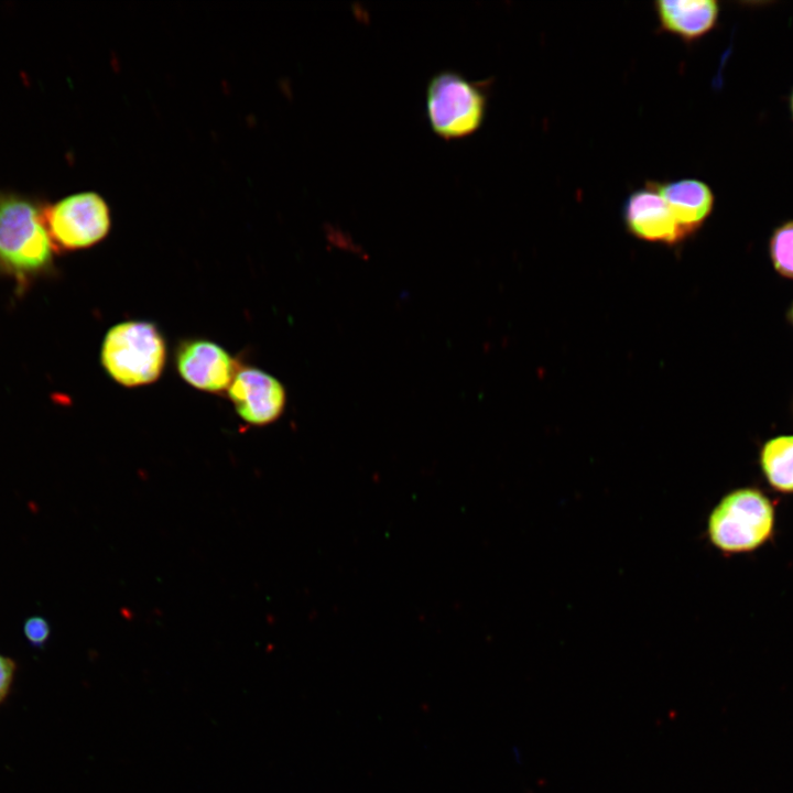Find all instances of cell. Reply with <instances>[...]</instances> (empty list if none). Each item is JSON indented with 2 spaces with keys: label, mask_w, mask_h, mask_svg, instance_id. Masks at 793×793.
I'll list each match as a JSON object with an SVG mask.
<instances>
[{
  "label": "cell",
  "mask_w": 793,
  "mask_h": 793,
  "mask_svg": "<svg viewBox=\"0 0 793 793\" xmlns=\"http://www.w3.org/2000/svg\"><path fill=\"white\" fill-rule=\"evenodd\" d=\"M426 113L434 133L445 140L465 138L481 126L485 89L454 70L433 75L426 87Z\"/></svg>",
  "instance_id": "cell-4"
},
{
  "label": "cell",
  "mask_w": 793,
  "mask_h": 793,
  "mask_svg": "<svg viewBox=\"0 0 793 793\" xmlns=\"http://www.w3.org/2000/svg\"><path fill=\"white\" fill-rule=\"evenodd\" d=\"M759 460L773 489L793 493V435H780L767 441L761 447Z\"/></svg>",
  "instance_id": "cell-11"
},
{
  "label": "cell",
  "mask_w": 793,
  "mask_h": 793,
  "mask_svg": "<svg viewBox=\"0 0 793 793\" xmlns=\"http://www.w3.org/2000/svg\"><path fill=\"white\" fill-rule=\"evenodd\" d=\"M176 367L189 385L210 393L228 390L238 371L228 351L205 339L182 344L176 354Z\"/></svg>",
  "instance_id": "cell-7"
},
{
  "label": "cell",
  "mask_w": 793,
  "mask_h": 793,
  "mask_svg": "<svg viewBox=\"0 0 793 793\" xmlns=\"http://www.w3.org/2000/svg\"><path fill=\"white\" fill-rule=\"evenodd\" d=\"M774 508L758 489L741 488L726 495L707 522L711 544L726 554L750 552L773 533Z\"/></svg>",
  "instance_id": "cell-3"
},
{
  "label": "cell",
  "mask_w": 793,
  "mask_h": 793,
  "mask_svg": "<svg viewBox=\"0 0 793 793\" xmlns=\"http://www.w3.org/2000/svg\"><path fill=\"white\" fill-rule=\"evenodd\" d=\"M101 365L123 387L156 381L166 361V345L157 327L149 322L127 321L112 326L100 350Z\"/></svg>",
  "instance_id": "cell-2"
},
{
  "label": "cell",
  "mask_w": 793,
  "mask_h": 793,
  "mask_svg": "<svg viewBox=\"0 0 793 793\" xmlns=\"http://www.w3.org/2000/svg\"><path fill=\"white\" fill-rule=\"evenodd\" d=\"M650 184L666 203L686 238L698 230L713 211L714 193L699 180Z\"/></svg>",
  "instance_id": "cell-9"
},
{
  "label": "cell",
  "mask_w": 793,
  "mask_h": 793,
  "mask_svg": "<svg viewBox=\"0 0 793 793\" xmlns=\"http://www.w3.org/2000/svg\"><path fill=\"white\" fill-rule=\"evenodd\" d=\"M790 108H791V113H792V118H793V91L790 97Z\"/></svg>",
  "instance_id": "cell-16"
},
{
  "label": "cell",
  "mask_w": 793,
  "mask_h": 793,
  "mask_svg": "<svg viewBox=\"0 0 793 793\" xmlns=\"http://www.w3.org/2000/svg\"><path fill=\"white\" fill-rule=\"evenodd\" d=\"M623 220L634 237L647 241L674 245L686 238L651 184L629 195L623 207Z\"/></svg>",
  "instance_id": "cell-8"
},
{
  "label": "cell",
  "mask_w": 793,
  "mask_h": 793,
  "mask_svg": "<svg viewBox=\"0 0 793 793\" xmlns=\"http://www.w3.org/2000/svg\"><path fill=\"white\" fill-rule=\"evenodd\" d=\"M43 221L55 250L74 251L105 239L111 215L99 194L80 192L43 206Z\"/></svg>",
  "instance_id": "cell-5"
},
{
  "label": "cell",
  "mask_w": 793,
  "mask_h": 793,
  "mask_svg": "<svg viewBox=\"0 0 793 793\" xmlns=\"http://www.w3.org/2000/svg\"><path fill=\"white\" fill-rule=\"evenodd\" d=\"M228 394L238 415L252 425L273 423L282 415L286 404L283 384L257 368L238 370Z\"/></svg>",
  "instance_id": "cell-6"
},
{
  "label": "cell",
  "mask_w": 793,
  "mask_h": 793,
  "mask_svg": "<svg viewBox=\"0 0 793 793\" xmlns=\"http://www.w3.org/2000/svg\"><path fill=\"white\" fill-rule=\"evenodd\" d=\"M24 634L30 643L42 645L50 636L48 622L39 616L29 618L23 626Z\"/></svg>",
  "instance_id": "cell-13"
},
{
  "label": "cell",
  "mask_w": 793,
  "mask_h": 793,
  "mask_svg": "<svg viewBox=\"0 0 793 793\" xmlns=\"http://www.w3.org/2000/svg\"><path fill=\"white\" fill-rule=\"evenodd\" d=\"M14 670L13 661L0 654V702L3 700L10 689Z\"/></svg>",
  "instance_id": "cell-14"
},
{
  "label": "cell",
  "mask_w": 793,
  "mask_h": 793,
  "mask_svg": "<svg viewBox=\"0 0 793 793\" xmlns=\"http://www.w3.org/2000/svg\"><path fill=\"white\" fill-rule=\"evenodd\" d=\"M654 10L663 31L692 42L716 26L720 8L716 0H660Z\"/></svg>",
  "instance_id": "cell-10"
},
{
  "label": "cell",
  "mask_w": 793,
  "mask_h": 793,
  "mask_svg": "<svg viewBox=\"0 0 793 793\" xmlns=\"http://www.w3.org/2000/svg\"><path fill=\"white\" fill-rule=\"evenodd\" d=\"M787 317H789V319H790V322H791V324H792V326H793V302H792V304H791V306H790V308H789Z\"/></svg>",
  "instance_id": "cell-15"
},
{
  "label": "cell",
  "mask_w": 793,
  "mask_h": 793,
  "mask_svg": "<svg viewBox=\"0 0 793 793\" xmlns=\"http://www.w3.org/2000/svg\"><path fill=\"white\" fill-rule=\"evenodd\" d=\"M43 206L22 194L0 191V273L25 285L51 270L55 248Z\"/></svg>",
  "instance_id": "cell-1"
},
{
  "label": "cell",
  "mask_w": 793,
  "mask_h": 793,
  "mask_svg": "<svg viewBox=\"0 0 793 793\" xmlns=\"http://www.w3.org/2000/svg\"><path fill=\"white\" fill-rule=\"evenodd\" d=\"M769 253L774 270L793 280V220L774 228L769 240Z\"/></svg>",
  "instance_id": "cell-12"
}]
</instances>
